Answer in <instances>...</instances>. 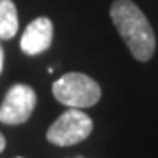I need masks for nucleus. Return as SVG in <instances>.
I'll list each match as a JSON object with an SVG mask.
<instances>
[{"label": "nucleus", "mask_w": 158, "mask_h": 158, "mask_svg": "<svg viewBox=\"0 0 158 158\" xmlns=\"http://www.w3.org/2000/svg\"><path fill=\"white\" fill-rule=\"evenodd\" d=\"M111 19L134 58L139 62L151 60L156 37L144 12L132 0H116L111 6Z\"/></svg>", "instance_id": "nucleus-1"}, {"label": "nucleus", "mask_w": 158, "mask_h": 158, "mask_svg": "<svg viewBox=\"0 0 158 158\" xmlns=\"http://www.w3.org/2000/svg\"><path fill=\"white\" fill-rule=\"evenodd\" d=\"M53 95L60 104L72 109H85L100 100L102 90L93 77L83 72L63 74L53 83Z\"/></svg>", "instance_id": "nucleus-2"}, {"label": "nucleus", "mask_w": 158, "mask_h": 158, "mask_svg": "<svg viewBox=\"0 0 158 158\" xmlns=\"http://www.w3.org/2000/svg\"><path fill=\"white\" fill-rule=\"evenodd\" d=\"M93 130V121L81 109H72L60 116L46 132V139L56 146H72L88 139Z\"/></svg>", "instance_id": "nucleus-3"}, {"label": "nucleus", "mask_w": 158, "mask_h": 158, "mask_svg": "<svg viewBox=\"0 0 158 158\" xmlns=\"http://www.w3.org/2000/svg\"><path fill=\"white\" fill-rule=\"evenodd\" d=\"M37 95L28 85H14L4 97L0 106V121L6 125H21L32 116Z\"/></svg>", "instance_id": "nucleus-4"}, {"label": "nucleus", "mask_w": 158, "mask_h": 158, "mask_svg": "<svg viewBox=\"0 0 158 158\" xmlns=\"http://www.w3.org/2000/svg\"><path fill=\"white\" fill-rule=\"evenodd\" d=\"M51 42H53V23L49 18L40 16L28 23V27L21 35L19 46L25 55L35 56V55L44 53L51 46Z\"/></svg>", "instance_id": "nucleus-5"}, {"label": "nucleus", "mask_w": 158, "mask_h": 158, "mask_svg": "<svg viewBox=\"0 0 158 158\" xmlns=\"http://www.w3.org/2000/svg\"><path fill=\"white\" fill-rule=\"evenodd\" d=\"M18 32V11L12 0H0V39H12Z\"/></svg>", "instance_id": "nucleus-6"}, {"label": "nucleus", "mask_w": 158, "mask_h": 158, "mask_svg": "<svg viewBox=\"0 0 158 158\" xmlns=\"http://www.w3.org/2000/svg\"><path fill=\"white\" fill-rule=\"evenodd\" d=\"M4 149H6V137L0 134V153L4 151Z\"/></svg>", "instance_id": "nucleus-7"}, {"label": "nucleus", "mask_w": 158, "mask_h": 158, "mask_svg": "<svg viewBox=\"0 0 158 158\" xmlns=\"http://www.w3.org/2000/svg\"><path fill=\"white\" fill-rule=\"evenodd\" d=\"M2 69H4V49L0 46V72H2Z\"/></svg>", "instance_id": "nucleus-8"}, {"label": "nucleus", "mask_w": 158, "mask_h": 158, "mask_svg": "<svg viewBox=\"0 0 158 158\" xmlns=\"http://www.w3.org/2000/svg\"><path fill=\"white\" fill-rule=\"evenodd\" d=\"M18 158H21V156H18Z\"/></svg>", "instance_id": "nucleus-9"}]
</instances>
